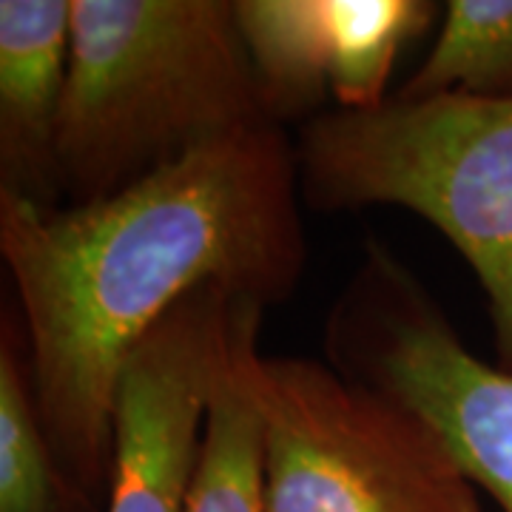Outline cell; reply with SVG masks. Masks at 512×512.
Here are the masks:
<instances>
[{
    "label": "cell",
    "mask_w": 512,
    "mask_h": 512,
    "mask_svg": "<svg viewBox=\"0 0 512 512\" xmlns=\"http://www.w3.org/2000/svg\"><path fill=\"white\" fill-rule=\"evenodd\" d=\"M296 146L276 123L228 134L106 200L43 208L0 191V254L29 382L66 473L106 504L128 356L188 296L285 302L308 265Z\"/></svg>",
    "instance_id": "obj_1"
},
{
    "label": "cell",
    "mask_w": 512,
    "mask_h": 512,
    "mask_svg": "<svg viewBox=\"0 0 512 512\" xmlns=\"http://www.w3.org/2000/svg\"><path fill=\"white\" fill-rule=\"evenodd\" d=\"M262 123L274 120L237 0H72L57 137L63 205L106 200Z\"/></svg>",
    "instance_id": "obj_2"
},
{
    "label": "cell",
    "mask_w": 512,
    "mask_h": 512,
    "mask_svg": "<svg viewBox=\"0 0 512 512\" xmlns=\"http://www.w3.org/2000/svg\"><path fill=\"white\" fill-rule=\"evenodd\" d=\"M316 211L399 205L436 225L476 271L495 365L512 373V97L444 92L330 111L296 143Z\"/></svg>",
    "instance_id": "obj_3"
},
{
    "label": "cell",
    "mask_w": 512,
    "mask_h": 512,
    "mask_svg": "<svg viewBox=\"0 0 512 512\" xmlns=\"http://www.w3.org/2000/svg\"><path fill=\"white\" fill-rule=\"evenodd\" d=\"M265 512H481L410 404L302 356H259Z\"/></svg>",
    "instance_id": "obj_4"
},
{
    "label": "cell",
    "mask_w": 512,
    "mask_h": 512,
    "mask_svg": "<svg viewBox=\"0 0 512 512\" xmlns=\"http://www.w3.org/2000/svg\"><path fill=\"white\" fill-rule=\"evenodd\" d=\"M328 362L410 404L464 476L512 512V373L464 348L436 299L387 248L365 259L325 322Z\"/></svg>",
    "instance_id": "obj_5"
},
{
    "label": "cell",
    "mask_w": 512,
    "mask_h": 512,
    "mask_svg": "<svg viewBox=\"0 0 512 512\" xmlns=\"http://www.w3.org/2000/svg\"><path fill=\"white\" fill-rule=\"evenodd\" d=\"M239 302L202 288L128 356L114 396V473L103 512H183Z\"/></svg>",
    "instance_id": "obj_6"
},
{
    "label": "cell",
    "mask_w": 512,
    "mask_h": 512,
    "mask_svg": "<svg viewBox=\"0 0 512 512\" xmlns=\"http://www.w3.org/2000/svg\"><path fill=\"white\" fill-rule=\"evenodd\" d=\"M72 0H0V191L63 205L57 137L69 80Z\"/></svg>",
    "instance_id": "obj_7"
},
{
    "label": "cell",
    "mask_w": 512,
    "mask_h": 512,
    "mask_svg": "<svg viewBox=\"0 0 512 512\" xmlns=\"http://www.w3.org/2000/svg\"><path fill=\"white\" fill-rule=\"evenodd\" d=\"M262 313L265 308L248 299L237 305L183 512H265L262 416L256 402Z\"/></svg>",
    "instance_id": "obj_8"
},
{
    "label": "cell",
    "mask_w": 512,
    "mask_h": 512,
    "mask_svg": "<svg viewBox=\"0 0 512 512\" xmlns=\"http://www.w3.org/2000/svg\"><path fill=\"white\" fill-rule=\"evenodd\" d=\"M237 26L276 126L325 100L333 66L328 0H237Z\"/></svg>",
    "instance_id": "obj_9"
},
{
    "label": "cell",
    "mask_w": 512,
    "mask_h": 512,
    "mask_svg": "<svg viewBox=\"0 0 512 512\" xmlns=\"http://www.w3.org/2000/svg\"><path fill=\"white\" fill-rule=\"evenodd\" d=\"M0 512H103L60 464L37 413L26 336L0 333Z\"/></svg>",
    "instance_id": "obj_10"
},
{
    "label": "cell",
    "mask_w": 512,
    "mask_h": 512,
    "mask_svg": "<svg viewBox=\"0 0 512 512\" xmlns=\"http://www.w3.org/2000/svg\"><path fill=\"white\" fill-rule=\"evenodd\" d=\"M333 32L330 94L342 111L379 109L396 57L427 32L439 6L430 0H328Z\"/></svg>",
    "instance_id": "obj_11"
},
{
    "label": "cell",
    "mask_w": 512,
    "mask_h": 512,
    "mask_svg": "<svg viewBox=\"0 0 512 512\" xmlns=\"http://www.w3.org/2000/svg\"><path fill=\"white\" fill-rule=\"evenodd\" d=\"M512 97V0H447L444 26L396 97Z\"/></svg>",
    "instance_id": "obj_12"
}]
</instances>
